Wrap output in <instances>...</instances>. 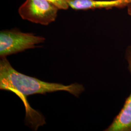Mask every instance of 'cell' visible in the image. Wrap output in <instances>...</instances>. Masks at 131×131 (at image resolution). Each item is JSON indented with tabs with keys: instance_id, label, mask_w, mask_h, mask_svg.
I'll return each mask as SVG.
<instances>
[{
	"instance_id": "6da1fadb",
	"label": "cell",
	"mask_w": 131,
	"mask_h": 131,
	"mask_svg": "<svg viewBox=\"0 0 131 131\" xmlns=\"http://www.w3.org/2000/svg\"><path fill=\"white\" fill-rule=\"evenodd\" d=\"M0 89L11 91L21 99L26 109V119L35 130L45 124V122L41 115L30 107L27 96L65 91L78 97L84 91V86L77 83L69 85L48 83L21 73L14 69L6 57L0 61Z\"/></svg>"
},
{
	"instance_id": "7a4b0ae2",
	"label": "cell",
	"mask_w": 131,
	"mask_h": 131,
	"mask_svg": "<svg viewBox=\"0 0 131 131\" xmlns=\"http://www.w3.org/2000/svg\"><path fill=\"white\" fill-rule=\"evenodd\" d=\"M45 38L33 34L24 33L17 29L3 30L0 33L1 58L33 49L36 45L45 41Z\"/></svg>"
},
{
	"instance_id": "3957f363",
	"label": "cell",
	"mask_w": 131,
	"mask_h": 131,
	"mask_svg": "<svg viewBox=\"0 0 131 131\" xmlns=\"http://www.w3.org/2000/svg\"><path fill=\"white\" fill-rule=\"evenodd\" d=\"M58 9L47 0H26L19 7V13L24 19L48 25L55 21Z\"/></svg>"
},
{
	"instance_id": "277c9868",
	"label": "cell",
	"mask_w": 131,
	"mask_h": 131,
	"mask_svg": "<svg viewBox=\"0 0 131 131\" xmlns=\"http://www.w3.org/2000/svg\"><path fill=\"white\" fill-rule=\"evenodd\" d=\"M127 68L131 75V44L125 51ZM105 131H131V92L123 107Z\"/></svg>"
},
{
	"instance_id": "5b68a950",
	"label": "cell",
	"mask_w": 131,
	"mask_h": 131,
	"mask_svg": "<svg viewBox=\"0 0 131 131\" xmlns=\"http://www.w3.org/2000/svg\"><path fill=\"white\" fill-rule=\"evenodd\" d=\"M69 6L75 10L109 9L124 8L131 3V0H66Z\"/></svg>"
},
{
	"instance_id": "8992f818",
	"label": "cell",
	"mask_w": 131,
	"mask_h": 131,
	"mask_svg": "<svg viewBox=\"0 0 131 131\" xmlns=\"http://www.w3.org/2000/svg\"><path fill=\"white\" fill-rule=\"evenodd\" d=\"M54 5L59 9L67 10L69 8V5L66 0H47Z\"/></svg>"
},
{
	"instance_id": "52a82bcc",
	"label": "cell",
	"mask_w": 131,
	"mask_h": 131,
	"mask_svg": "<svg viewBox=\"0 0 131 131\" xmlns=\"http://www.w3.org/2000/svg\"><path fill=\"white\" fill-rule=\"evenodd\" d=\"M127 13L129 15L131 16V3L128 5L127 7Z\"/></svg>"
}]
</instances>
